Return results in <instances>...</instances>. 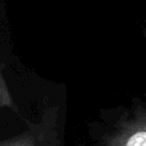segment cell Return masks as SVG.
I'll use <instances>...</instances> for the list:
<instances>
[{
    "label": "cell",
    "mask_w": 146,
    "mask_h": 146,
    "mask_svg": "<svg viewBox=\"0 0 146 146\" xmlns=\"http://www.w3.org/2000/svg\"><path fill=\"white\" fill-rule=\"evenodd\" d=\"M104 146H146V110L122 119L104 137Z\"/></svg>",
    "instance_id": "cell-1"
},
{
    "label": "cell",
    "mask_w": 146,
    "mask_h": 146,
    "mask_svg": "<svg viewBox=\"0 0 146 146\" xmlns=\"http://www.w3.org/2000/svg\"><path fill=\"white\" fill-rule=\"evenodd\" d=\"M0 146H40L38 127H31L22 133L0 142Z\"/></svg>",
    "instance_id": "cell-2"
},
{
    "label": "cell",
    "mask_w": 146,
    "mask_h": 146,
    "mask_svg": "<svg viewBox=\"0 0 146 146\" xmlns=\"http://www.w3.org/2000/svg\"><path fill=\"white\" fill-rule=\"evenodd\" d=\"M0 108H9L13 110L17 111V105H15L14 100H13V96L10 94L8 85L5 82L4 77H3L1 72H0Z\"/></svg>",
    "instance_id": "cell-3"
}]
</instances>
